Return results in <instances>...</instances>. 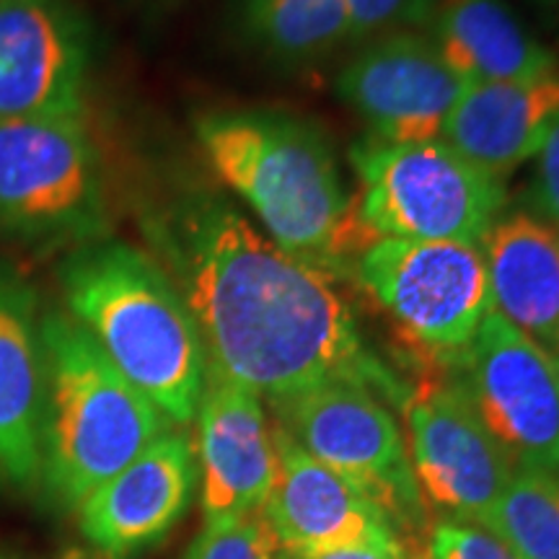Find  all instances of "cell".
Here are the masks:
<instances>
[{
    "label": "cell",
    "instance_id": "6da1fadb",
    "mask_svg": "<svg viewBox=\"0 0 559 559\" xmlns=\"http://www.w3.org/2000/svg\"><path fill=\"white\" fill-rule=\"evenodd\" d=\"M148 230L190 306L207 370L270 402L330 381L400 396L332 280L280 249L223 198L190 194Z\"/></svg>",
    "mask_w": 559,
    "mask_h": 559
},
{
    "label": "cell",
    "instance_id": "7a4b0ae2",
    "mask_svg": "<svg viewBox=\"0 0 559 559\" xmlns=\"http://www.w3.org/2000/svg\"><path fill=\"white\" fill-rule=\"evenodd\" d=\"M194 135L210 169L247 202L270 241L330 280L353 275L376 239L311 122L267 109L213 111Z\"/></svg>",
    "mask_w": 559,
    "mask_h": 559
},
{
    "label": "cell",
    "instance_id": "3957f363",
    "mask_svg": "<svg viewBox=\"0 0 559 559\" xmlns=\"http://www.w3.org/2000/svg\"><path fill=\"white\" fill-rule=\"evenodd\" d=\"M68 313L169 423L198 415L207 353L190 306L148 251L96 239L70 251L60 267Z\"/></svg>",
    "mask_w": 559,
    "mask_h": 559
},
{
    "label": "cell",
    "instance_id": "277c9868",
    "mask_svg": "<svg viewBox=\"0 0 559 559\" xmlns=\"http://www.w3.org/2000/svg\"><path fill=\"white\" fill-rule=\"evenodd\" d=\"M41 479L60 502L79 508L164 436L169 419L111 366L68 311L41 317Z\"/></svg>",
    "mask_w": 559,
    "mask_h": 559
},
{
    "label": "cell",
    "instance_id": "5b68a950",
    "mask_svg": "<svg viewBox=\"0 0 559 559\" xmlns=\"http://www.w3.org/2000/svg\"><path fill=\"white\" fill-rule=\"evenodd\" d=\"M360 177L358 213L373 239L459 241L481 247L508 202L506 181L443 140L379 143L349 151Z\"/></svg>",
    "mask_w": 559,
    "mask_h": 559
},
{
    "label": "cell",
    "instance_id": "8992f818",
    "mask_svg": "<svg viewBox=\"0 0 559 559\" xmlns=\"http://www.w3.org/2000/svg\"><path fill=\"white\" fill-rule=\"evenodd\" d=\"M104 226L102 156L83 115L0 120V234L81 247Z\"/></svg>",
    "mask_w": 559,
    "mask_h": 559
},
{
    "label": "cell",
    "instance_id": "52a82bcc",
    "mask_svg": "<svg viewBox=\"0 0 559 559\" xmlns=\"http://www.w3.org/2000/svg\"><path fill=\"white\" fill-rule=\"evenodd\" d=\"M353 275L404 340L440 362H461L492 311L485 251L474 243L376 239Z\"/></svg>",
    "mask_w": 559,
    "mask_h": 559
},
{
    "label": "cell",
    "instance_id": "ba28073f",
    "mask_svg": "<svg viewBox=\"0 0 559 559\" xmlns=\"http://www.w3.org/2000/svg\"><path fill=\"white\" fill-rule=\"evenodd\" d=\"M277 425L306 453L360 485L391 521H417L423 498L412 474L404 432L376 391L330 381L272 402Z\"/></svg>",
    "mask_w": 559,
    "mask_h": 559
},
{
    "label": "cell",
    "instance_id": "9c48e42d",
    "mask_svg": "<svg viewBox=\"0 0 559 559\" xmlns=\"http://www.w3.org/2000/svg\"><path fill=\"white\" fill-rule=\"evenodd\" d=\"M404 445L419 498L459 523L485 528L513 464L489 436L461 383L428 376L402 396Z\"/></svg>",
    "mask_w": 559,
    "mask_h": 559
},
{
    "label": "cell",
    "instance_id": "30bf717a",
    "mask_svg": "<svg viewBox=\"0 0 559 559\" xmlns=\"http://www.w3.org/2000/svg\"><path fill=\"white\" fill-rule=\"evenodd\" d=\"M461 366V386L513 469L559 477V379L549 349L489 311Z\"/></svg>",
    "mask_w": 559,
    "mask_h": 559
},
{
    "label": "cell",
    "instance_id": "8fae6325",
    "mask_svg": "<svg viewBox=\"0 0 559 559\" xmlns=\"http://www.w3.org/2000/svg\"><path fill=\"white\" fill-rule=\"evenodd\" d=\"M91 60L73 0H0V120L83 115Z\"/></svg>",
    "mask_w": 559,
    "mask_h": 559
},
{
    "label": "cell",
    "instance_id": "7c38bea8",
    "mask_svg": "<svg viewBox=\"0 0 559 559\" xmlns=\"http://www.w3.org/2000/svg\"><path fill=\"white\" fill-rule=\"evenodd\" d=\"M464 86L430 37L396 32L370 39L342 68L337 96L379 143H430L443 138Z\"/></svg>",
    "mask_w": 559,
    "mask_h": 559
},
{
    "label": "cell",
    "instance_id": "4fadbf2b",
    "mask_svg": "<svg viewBox=\"0 0 559 559\" xmlns=\"http://www.w3.org/2000/svg\"><path fill=\"white\" fill-rule=\"evenodd\" d=\"M194 419L205 523L262 510L275 485L277 443L260 396L207 370Z\"/></svg>",
    "mask_w": 559,
    "mask_h": 559
},
{
    "label": "cell",
    "instance_id": "5bb4252c",
    "mask_svg": "<svg viewBox=\"0 0 559 559\" xmlns=\"http://www.w3.org/2000/svg\"><path fill=\"white\" fill-rule=\"evenodd\" d=\"M277 474L262 513L285 555L394 542V521L360 485L275 428Z\"/></svg>",
    "mask_w": 559,
    "mask_h": 559
},
{
    "label": "cell",
    "instance_id": "9a60e30c",
    "mask_svg": "<svg viewBox=\"0 0 559 559\" xmlns=\"http://www.w3.org/2000/svg\"><path fill=\"white\" fill-rule=\"evenodd\" d=\"M198 459L190 438L164 432L135 461L81 502V531L104 555L122 559L164 539L190 508Z\"/></svg>",
    "mask_w": 559,
    "mask_h": 559
},
{
    "label": "cell",
    "instance_id": "2e32d148",
    "mask_svg": "<svg viewBox=\"0 0 559 559\" xmlns=\"http://www.w3.org/2000/svg\"><path fill=\"white\" fill-rule=\"evenodd\" d=\"M45 347L34 285L0 264V481L32 487L41 479Z\"/></svg>",
    "mask_w": 559,
    "mask_h": 559
},
{
    "label": "cell",
    "instance_id": "e0dca14e",
    "mask_svg": "<svg viewBox=\"0 0 559 559\" xmlns=\"http://www.w3.org/2000/svg\"><path fill=\"white\" fill-rule=\"evenodd\" d=\"M559 117V70L519 81L466 83L443 128V143L506 181L536 158Z\"/></svg>",
    "mask_w": 559,
    "mask_h": 559
},
{
    "label": "cell",
    "instance_id": "ac0fdd59",
    "mask_svg": "<svg viewBox=\"0 0 559 559\" xmlns=\"http://www.w3.org/2000/svg\"><path fill=\"white\" fill-rule=\"evenodd\" d=\"M492 311L544 349H559V226L534 213H510L481 243Z\"/></svg>",
    "mask_w": 559,
    "mask_h": 559
},
{
    "label": "cell",
    "instance_id": "d6986e66",
    "mask_svg": "<svg viewBox=\"0 0 559 559\" xmlns=\"http://www.w3.org/2000/svg\"><path fill=\"white\" fill-rule=\"evenodd\" d=\"M430 29L432 45L466 83L536 79L559 70L551 50L506 0H443Z\"/></svg>",
    "mask_w": 559,
    "mask_h": 559
},
{
    "label": "cell",
    "instance_id": "ffe728a7",
    "mask_svg": "<svg viewBox=\"0 0 559 559\" xmlns=\"http://www.w3.org/2000/svg\"><path fill=\"white\" fill-rule=\"evenodd\" d=\"M236 29L288 66L317 62L349 41L347 0H234Z\"/></svg>",
    "mask_w": 559,
    "mask_h": 559
},
{
    "label": "cell",
    "instance_id": "44dd1931",
    "mask_svg": "<svg viewBox=\"0 0 559 559\" xmlns=\"http://www.w3.org/2000/svg\"><path fill=\"white\" fill-rule=\"evenodd\" d=\"M485 528L521 559H559V477L515 469Z\"/></svg>",
    "mask_w": 559,
    "mask_h": 559
},
{
    "label": "cell",
    "instance_id": "7402d4cb",
    "mask_svg": "<svg viewBox=\"0 0 559 559\" xmlns=\"http://www.w3.org/2000/svg\"><path fill=\"white\" fill-rule=\"evenodd\" d=\"M280 542L262 510L205 523L185 559H277Z\"/></svg>",
    "mask_w": 559,
    "mask_h": 559
},
{
    "label": "cell",
    "instance_id": "603a6c76",
    "mask_svg": "<svg viewBox=\"0 0 559 559\" xmlns=\"http://www.w3.org/2000/svg\"><path fill=\"white\" fill-rule=\"evenodd\" d=\"M443 0H347L349 41H370L428 26Z\"/></svg>",
    "mask_w": 559,
    "mask_h": 559
},
{
    "label": "cell",
    "instance_id": "cb8c5ba5",
    "mask_svg": "<svg viewBox=\"0 0 559 559\" xmlns=\"http://www.w3.org/2000/svg\"><path fill=\"white\" fill-rule=\"evenodd\" d=\"M430 559H521L500 536L474 523L440 521L430 531Z\"/></svg>",
    "mask_w": 559,
    "mask_h": 559
},
{
    "label": "cell",
    "instance_id": "d4e9b609",
    "mask_svg": "<svg viewBox=\"0 0 559 559\" xmlns=\"http://www.w3.org/2000/svg\"><path fill=\"white\" fill-rule=\"evenodd\" d=\"M526 200L528 213L559 226V117L551 124L542 151L536 153V169Z\"/></svg>",
    "mask_w": 559,
    "mask_h": 559
},
{
    "label": "cell",
    "instance_id": "484cf974",
    "mask_svg": "<svg viewBox=\"0 0 559 559\" xmlns=\"http://www.w3.org/2000/svg\"><path fill=\"white\" fill-rule=\"evenodd\" d=\"M283 559H409L400 539L379 544H355V547H337L326 551H309V555H285Z\"/></svg>",
    "mask_w": 559,
    "mask_h": 559
},
{
    "label": "cell",
    "instance_id": "4316f807",
    "mask_svg": "<svg viewBox=\"0 0 559 559\" xmlns=\"http://www.w3.org/2000/svg\"><path fill=\"white\" fill-rule=\"evenodd\" d=\"M536 5H542V9L547 11H559V0H534Z\"/></svg>",
    "mask_w": 559,
    "mask_h": 559
},
{
    "label": "cell",
    "instance_id": "83f0119b",
    "mask_svg": "<svg viewBox=\"0 0 559 559\" xmlns=\"http://www.w3.org/2000/svg\"><path fill=\"white\" fill-rule=\"evenodd\" d=\"M551 360H555V368H557V379H559V349H555V353H551Z\"/></svg>",
    "mask_w": 559,
    "mask_h": 559
}]
</instances>
